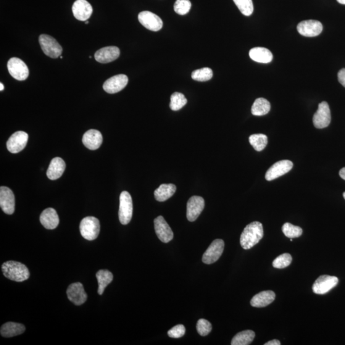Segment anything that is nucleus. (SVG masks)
I'll list each match as a JSON object with an SVG mask.
<instances>
[{"mask_svg":"<svg viewBox=\"0 0 345 345\" xmlns=\"http://www.w3.org/2000/svg\"><path fill=\"white\" fill-rule=\"evenodd\" d=\"M293 168V163L290 160H283L276 162L268 170L265 174V179L268 181L275 180L280 176L285 175Z\"/></svg>","mask_w":345,"mask_h":345,"instance_id":"12","label":"nucleus"},{"mask_svg":"<svg viewBox=\"0 0 345 345\" xmlns=\"http://www.w3.org/2000/svg\"><path fill=\"white\" fill-rule=\"evenodd\" d=\"M282 231H283L284 235L290 239L299 238L302 234V229L301 227L294 226L289 223L284 224L283 227H282Z\"/></svg>","mask_w":345,"mask_h":345,"instance_id":"34","label":"nucleus"},{"mask_svg":"<svg viewBox=\"0 0 345 345\" xmlns=\"http://www.w3.org/2000/svg\"><path fill=\"white\" fill-rule=\"evenodd\" d=\"M138 20L144 27L152 31H159L162 28V20L151 12L143 11L139 13Z\"/></svg>","mask_w":345,"mask_h":345,"instance_id":"13","label":"nucleus"},{"mask_svg":"<svg viewBox=\"0 0 345 345\" xmlns=\"http://www.w3.org/2000/svg\"><path fill=\"white\" fill-rule=\"evenodd\" d=\"M186 333V328L183 325H177L173 326L168 332V335L172 338H180Z\"/></svg>","mask_w":345,"mask_h":345,"instance_id":"39","label":"nucleus"},{"mask_svg":"<svg viewBox=\"0 0 345 345\" xmlns=\"http://www.w3.org/2000/svg\"><path fill=\"white\" fill-rule=\"evenodd\" d=\"M2 268L5 277L12 281L23 282L30 278L28 268L20 262L8 261L2 265Z\"/></svg>","mask_w":345,"mask_h":345,"instance_id":"2","label":"nucleus"},{"mask_svg":"<svg viewBox=\"0 0 345 345\" xmlns=\"http://www.w3.org/2000/svg\"><path fill=\"white\" fill-rule=\"evenodd\" d=\"M0 207L5 214L11 215L15 210V197L11 189L7 187L0 188Z\"/></svg>","mask_w":345,"mask_h":345,"instance_id":"16","label":"nucleus"},{"mask_svg":"<svg viewBox=\"0 0 345 345\" xmlns=\"http://www.w3.org/2000/svg\"><path fill=\"white\" fill-rule=\"evenodd\" d=\"M65 162L60 157L52 159L47 171V176L50 180H57L61 177L65 170Z\"/></svg>","mask_w":345,"mask_h":345,"instance_id":"23","label":"nucleus"},{"mask_svg":"<svg viewBox=\"0 0 345 345\" xmlns=\"http://www.w3.org/2000/svg\"><path fill=\"white\" fill-rule=\"evenodd\" d=\"M40 221L45 228L53 230L59 225L60 220L56 210L52 208L45 209L40 216Z\"/></svg>","mask_w":345,"mask_h":345,"instance_id":"22","label":"nucleus"},{"mask_svg":"<svg viewBox=\"0 0 345 345\" xmlns=\"http://www.w3.org/2000/svg\"><path fill=\"white\" fill-rule=\"evenodd\" d=\"M28 141V134L24 131H17L13 134L7 142L8 151L17 154L25 148Z\"/></svg>","mask_w":345,"mask_h":345,"instance_id":"10","label":"nucleus"},{"mask_svg":"<svg viewBox=\"0 0 345 345\" xmlns=\"http://www.w3.org/2000/svg\"><path fill=\"white\" fill-rule=\"evenodd\" d=\"M292 257L288 253L280 255L274 260L273 267L276 268H284L291 264Z\"/></svg>","mask_w":345,"mask_h":345,"instance_id":"37","label":"nucleus"},{"mask_svg":"<svg viewBox=\"0 0 345 345\" xmlns=\"http://www.w3.org/2000/svg\"><path fill=\"white\" fill-rule=\"evenodd\" d=\"M99 221L95 217H86L83 219L80 226L81 235L88 241H94L99 236L100 233Z\"/></svg>","mask_w":345,"mask_h":345,"instance_id":"3","label":"nucleus"},{"mask_svg":"<svg viewBox=\"0 0 345 345\" xmlns=\"http://www.w3.org/2000/svg\"><path fill=\"white\" fill-rule=\"evenodd\" d=\"M176 190V187L174 184H161L154 192L155 198L160 202L167 201L175 194Z\"/></svg>","mask_w":345,"mask_h":345,"instance_id":"27","label":"nucleus"},{"mask_svg":"<svg viewBox=\"0 0 345 345\" xmlns=\"http://www.w3.org/2000/svg\"><path fill=\"white\" fill-rule=\"evenodd\" d=\"M96 278L99 283L98 294L102 295L105 288L113 280V274L107 270H101L97 273Z\"/></svg>","mask_w":345,"mask_h":345,"instance_id":"28","label":"nucleus"},{"mask_svg":"<svg viewBox=\"0 0 345 345\" xmlns=\"http://www.w3.org/2000/svg\"><path fill=\"white\" fill-rule=\"evenodd\" d=\"M313 121L316 128L328 127L331 121V114L328 102L323 101L318 105V109L313 116Z\"/></svg>","mask_w":345,"mask_h":345,"instance_id":"8","label":"nucleus"},{"mask_svg":"<svg viewBox=\"0 0 345 345\" xmlns=\"http://www.w3.org/2000/svg\"><path fill=\"white\" fill-rule=\"evenodd\" d=\"M339 176L345 180V167L339 171Z\"/></svg>","mask_w":345,"mask_h":345,"instance_id":"42","label":"nucleus"},{"mask_svg":"<svg viewBox=\"0 0 345 345\" xmlns=\"http://www.w3.org/2000/svg\"><path fill=\"white\" fill-rule=\"evenodd\" d=\"M8 70L13 78L18 81H25L28 78L29 69L23 60L12 58L7 63Z\"/></svg>","mask_w":345,"mask_h":345,"instance_id":"6","label":"nucleus"},{"mask_svg":"<svg viewBox=\"0 0 345 345\" xmlns=\"http://www.w3.org/2000/svg\"><path fill=\"white\" fill-rule=\"evenodd\" d=\"M263 237V228L262 224L255 221L249 224L244 228L242 233L240 242L242 248L250 249L255 245L259 243Z\"/></svg>","mask_w":345,"mask_h":345,"instance_id":"1","label":"nucleus"},{"mask_svg":"<svg viewBox=\"0 0 345 345\" xmlns=\"http://www.w3.org/2000/svg\"><path fill=\"white\" fill-rule=\"evenodd\" d=\"M128 81V77L125 75H116L105 81L103 88L108 94L118 93L127 86Z\"/></svg>","mask_w":345,"mask_h":345,"instance_id":"17","label":"nucleus"},{"mask_svg":"<svg viewBox=\"0 0 345 345\" xmlns=\"http://www.w3.org/2000/svg\"><path fill=\"white\" fill-rule=\"evenodd\" d=\"M224 248H225V242L223 240L215 239L203 255V262L208 265L215 263L222 255Z\"/></svg>","mask_w":345,"mask_h":345,"instance_id":"7","label":"nucleus"},{"mask_svg":"<svg viewBox=\"0 0 345 345\" xmlns=\"http://www.w3.org/2000/svg\"><path fill=\"white\" fill-rule=\"evenodd\" d=\"M82 141L84 146L87 149L95 151L101 147L103 138L102 134L99 131L90 130L84 134Z\"/></svg>","mask_w":345,"mask_h":345,"instance_id":"21","label":"nucleus"},{"mask_svg":"<svg viewBox=\"0 0 345 345\" xmlns=\"http://www.w3.org/2000/svg\"><path fill=\"white\" fill-rule=\"evenodd\" d=\"M249 140L250 144L257 152L262 151L268 143L267 136L263 134H252L250 136Z\"/></svg>","mask_w":345,"mask_h":345,"instance_id":"31","label":"nucleus"},{"mask_svg":"<svg viewBox=\"0 0 345 345\" xmlns=\"http://www.w3.org/2000/svg\"><path fill=\"white\" fill-rule=\"evenodd\" d=\"M276 294L275 292L271 290L263 291L260 293L255 295L251 301V305L252 307H263L267 306L275 301Z\"/></svg>","mask_w":345,"mask_h":345,"instance_id":"24","label":"nucleus"},{"mask_svg":"<svg viewBox=\"0 0 345 345\" xmlns=\"http://www.w3.org/2000/svg\"><path fill=\"white\" fill-rule=\"evenodd\" d=\"M191 8V3L189 0H176L174 5V10L179 15L188 14Z\"/></svg>","mask_w":345,"mask_h":345,"instance_id":"36","label":"nucleus"},{"mask_svg":"<svg viewBox=\"0 0 345 345\" xmlns=\"http://www.w3.org/2000/svg\"><path fill=\"white\" fill-rule=\"evenodd\" d=\"M233 2L242 14L246 16H249L253 12L254 7L252 0H233Z\"/></svg>","mask_w":345,"mask_h":345,"instance_id":"35","label":"nucleus"},{"mask_svg":"<svg viewBox=\"0 0 345 345\" xmlns=\"http://www.w3.org/2000/svg\"><path fill=\"white\" fill-rule=\"evenodd\" d=\"M343 197H344V199H345V192H344V193H343Z\"/></svg>","mask_w":345,"mask_h":345,"instance_id":"45","label":"nucleus"},{"mask_svg":"<svg viewBox=\"0 0 345 345\" xmlns=\"http://www.w3.org/2000/svg\"><path fill=\"white\" fill-rule=\"evenodd\" d=\"M120 51L116 46H108L100 49L95 54V59L101 64H107L117 60L119 57Z\"/></svg>","mask_w":345,"mask_h":345,"instance_id":"20","label":"nucleus"},{"mask_svg":"<svg viewBox=\"0 0 345 345\" xmlns=\"http://www.w3.org/2000/svg\"><path fill=\"white\" fill-rule=\"evenodd\" d=\"M339 4L345 5V0H337Z\"/></svg>","mask_w":345,"mask_h":345,"instance_id":"43","label":"nucleus"},{"mask_svg":"<svg viewBox=\"0 0 345 345\" xmlns=\"http://www.w3.org/2000/svg\"><path fill=\"white\" fill-rule=\"evenodd\" d=\"M270 103L267 99L259 98L252 104L251 113L255 116H263L270 112Z\"/></svg>","mask_w":345,"mask_h":345,"instance_id":"30","label":"nucleus"},{"mask_svg":"<svg viewBox=\"0 0 345 345\" xmlns=\"http://www.w3.org/2000/svg\"><path fill=\"white\" fill-rule=\"evenodd\" d=\"M197 333L202 336H206L211 332L212 329V324L209 321L201 318L197 321L196 325Z\"/></svg>","mask_w":345,"mask_h":345,"instance_id":"38","label":"nucleus"},{"mask_svg":"<svg viewBox=\"0 0 345 345\" xmlns=\"http://www.w3.org/2000/svg\"><path fill=\"white\" fill-rule=\"evenodd\" d=\"M323 30L322 24L317 20L304 21L297 25V31L301 35L313 38L319 35Z\"/></svg>","mask_w":345,"mask_h":345,"instance_id":"11","label":"nucleus"},{"mask_svg":"<svg viewBox=\"0 0 345 345\" xmlns=\"http://www.w3.org/2000/svg\"><path fill=\"white\" fill-rule=\"evenodd\" d=\"M39 41L42 50L47 57L51 59H57L61 56L63 49L56 39L51 36L43 34L39 37Z\"/></svg>","mask_w":345,"mask_h":345,"instance_id":"4","label":"nucleus"},{"mask_svg":"<svg viewBox=\"0 0 345 345\" xmlns=\"http://www.w3.org/2000/svg\"><path fill=\"white\" fill-rule=\"evenodd\" d=\"M68 299L76 305L84 304L87 300V294L82 284L80 282L71 284L67 290Z\"/></svg>","mask_w":345,"mask_h":345,"instance_id":"18","label":"nucleus"},{"mask_svg":"<svg viewBox=\"0 0 345 345\" xmlns=\"http://www.w3.org/2000/svg\"><path fill=\"white\" fill-rule=\"evenodd\" d=\"M4 89V86L3 85V83H0V90L3 91Z\"/></svg>","mask_w":345,"mask_h":345,"instance_id":"44","label":"nucleus"},{"mask_svg":"<svg viewBox=\"0 0 345 345\" xmlns=\"http://www.w3.org/2000/svg\"><path fill=\"white\" fill-rule=\"evenodd\" d=\"M338 78L339 82L345 87V68H342L339 71Z\"/></svg>","mask_w":345,"mask_h":345,"instance_id":"40","label":"nucleus"},{"mask_svg":"<svg viewBox=\"0 0 345 345\" xmlns=\"http://www.w3.org/2000/svg\"><path fill=\"white\" fill-rule=\"evenodd\" d=\"M86 23V25H87V24H88V22H87V21H86V23Z\"/></svg>","mask_w":345,"mask_h":345,"instance_id":"46","label":"nucleus"},{"mask_svg":"<svg viewBox=\"0 0 345 345\" xmlns=\"http://www.w3.org/2000/svg\"><path fill=\"white\" fill-rule=\"evenodd\" d=\"M133 205L131 194L128 191H123L120 196V207L118 216L120 222L123 225L130 223L133 217Z\"/></svg>","mask_w":345,"mask_h":345,"instance_id":"5","label":"nucleus"},{"mask_svg":"<svg viewBox=\"0 0 345 345\" xmlns=\"http://www.w3.org/2000/svg\"><path fill=\"white\" fill-rule=\"evenodd\" d=\"M154 228L155 233L160 241L168 243L172 241L173 239L172 230L162 216L160 215L155 219Z\"/></svg>","mask_w":345,"mask_h":345,"instance_id":"15","label":"nucleus"},{"mask_svg":"<svg viewBox=\"0 0 345 345\" xmlns=\"http://www.w3.org/2000/svg\"><path fill=\"white\" fill-rule=\"evenodd\" d=\"M205 207V200L202 197L194 196L187 204V218L191 222L196 221Z\"/></svg>","mask_w":345,"mask_h":345,"instance_id":"14","label":"nucleus"},{"mask_svg":"<svg viewBox=\"0 0 345 345\" xmlns=\"http://www.w3.org/2000/svg\"><path fill=\"white\" fill-rule=\"evenodd\" d=\"M280 341L278 340V339H273L270 341H268L267 343H265V345H280Z\"/></svg>","mask_w":345,"mask_h":345,"instance_id":"41","label":"nucleus"},{"mask_svg":"<svg viewBox=\"0 0 345 345\" xmlns=\"http://www.w3.org/2000/svg\"><path fill=\"white\" fill-rule=\"evenodd\" d=\"M255 338L254 331L246 330L237 334L231 340V345H248L252 343Z\"/></svg>","mask_w":345,"mask_h":345,"instance_id":"29","label":"nucleus"},{"mask_svg":"<svg viewBox=\"0 0 345 345\" xmlns=\"http://www.w3.org/2000/svg\"><path fill=\"white\" fill-rule=\"evenodd\" d=\"M213 72L211 68L205 67L193 71L191 77L193 80L197 81H207L212 78Z\"/></svg>","mask_w":345,"mask_h":345,"instance_id":"33","label":"nucleus"},{"mask_svg":"<svg viewBox=\"0 0 345 345\" xmlns=\"http://www.w3.org/2000/svg\"><path fill=\"white\" fill-rule=\"evenodd\" d=\"M74 16L81 22H86L90 17L93 9L86 0H76L72 6Z\"/></svg>","mask_w":345,"mask_h":345,"instance_id":"19","label":"nucleus"},{"mask_svg":"<svg viewBox=\"0 0 345 345\" xmlns=\"http://www.w3.org/2000/svg\"><path fill=\"white\" fill-rule=\"evenodd\" d=\"M338 278L336 276H320L313 284V291L316 294H325L334 288L338 284Z\"/></svg>","mask_w":345,"mask_h":345,"instance_id":"9","label":"nucleus"},{"mask_svg":"<svg viewBox=\"0 0 345 345\" xmlns=\"http://www.w3.org/2000/svg\"><path fill=\"white\" fill-rule=\"evenodd\" d=\"M249 57L255 62L268 64L272 62L273 55L269 50L265 47H254L250 50Z\"/></svg>","mask_w":345,"mask_h":345,"instance_id":"25","label":"nucleus"},{"mask_svg":"<svg viewBox=\"0 0 345 345\" xmlns=\"http://www.w3.org/2000/svg\"><path fill=\"white\" fill-rule=\"evenodd\" d=\"M188 103V100L184 95L179 92H175L171 96L170 107L173 111H178Z\"/></svg>","mask_w":345,"mask_h":345,"instance_id":"32","label":"nucleus"},{"mask_svg":"<svg viewBox=\"0 0 345 345\" xmlns=\"http://www.w3.org/2000/svg\"><path fill=\"white\" fill-rule=\"evenodd\" d=\"M25 325L22 323L10 322L2 326L0 333L4 338H12L22 334L25 331Z\"/></svg>","mask_w":345,"mask_h":345,"instance_id":"26","label":"nucleus"}]
</instances>
